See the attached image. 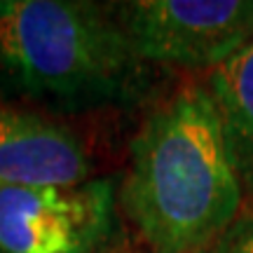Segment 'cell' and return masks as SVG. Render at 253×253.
<instances>
[{
    "label": "cell",
    "instance_id": "cell-1",
    "mask_svg": "<svg viewBox=\"0 0 253 253\" xmlns=\"http://www.w3.org/2000/svg\"><path fill=\"white\" fill-rule=\"evenodd\" d=\"M122 207L153 253H204L235 223L244 195L207 84H188L131 141Z\"/></svg>",
    "mask_w": 253,
    "mask_h": 253
},
{
    "label": "cell",
    "instance_id": "cell-6",
    "mask_svg": "<svg viewBox=\"0 0 253 253\" xmlns=\"http://www.w3.org/2000/svg\"><path fill=\"white\" fill-rule=\"evenodd\" d=\"M207 91L242 185L246 213L253 211V38L209 71Z\"/></svg>",
    "mask_w": 253,
    "mask_h": 253
},
{
    "label": "cell",
    "instance_id": "cell-2",
    "mask_svg": "<svg viewBox=\"0 0 253 253\" xmlns=\"http://www.w3.org/2000/svg\"><path fill=\"white\" fill-rule=\"evenodd\" d=\"M0 59L28 89L63 99L115 96L141 61L118 17L68 0H0Z\"/></svg>",
    "mask_w": 253,
    "mask_h": 253
},
{
    "label": "cell",
    "instance_id": "cell-5",
    "mask_svg": "<svg viewBox=\"0 0 253 253\" xmlns=\"http://www.w3.org/2000/svg\"><path fill=\"white\" fill-rule=\"evenodd\" d=\"M89 155L63 126L21 110L0 108V185L71 188L87 183Z\"/></svg>",
    "mask_w": 253,
    "mask_h": 253
},
{
    "label": "cell",
    "instance_id": "cell-7",
    "mask_svg": "<svg viewBox=\"0 0 253 253\" xmlns=\"http://www.w3.org/2000/svg\"><path fill=\"white\" fill-rule=\"evenodd\" d=\"M209 253H253V211L239 213Z\"/></svg>",
    "mask_w": 253,
    "mask_h": 253
},
{
    "label": "cell",
    "instance_id": "cell-4",
    "mask_svg": "<svg viewBox=\"0 0 253 253\" xmlns=\"http://www.w3.org/2000/svg\"><path fill=\"white\" fill-rule=\"evenodd\" d=\"M115 183L71 188L0 185V253H91L106 239Z\"/></svg>",
    "mask_w": 253,
    "mask_h": 253
},
{
    "label": "cell",
    "instance_id": "cell-3",
    "mask_svg": "<svg viewBox=\"0 0 253 253\" xmlns=\"http://www.w3.org/2000/svg\"><path fill=\"white\" fill-rule=\"evenodd\" d=\"M115 12L141 61L216 68L253 38V0H136Z\"/></svg>",
    "mask_w": 253,
    "mask_h": 253
}]
</instances>
